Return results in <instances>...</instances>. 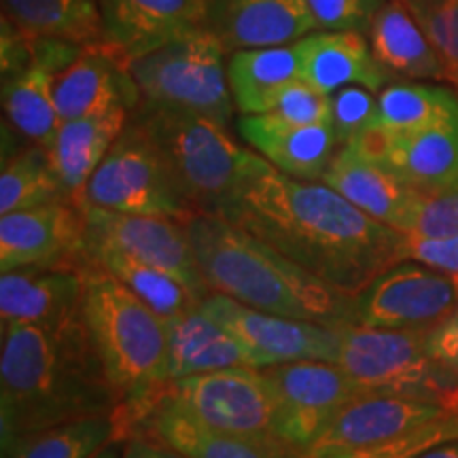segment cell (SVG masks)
<instances>
[{"label": "cell", "instance_id": "6da1fadb", "mask_svg": "<svg viewBox=\"0 0 458 458\" xmlns=\"http://www.w3.org/2000/svg\"><path fill=\"white\" fill-rule=\"evenodd\" d=\"M221 216L351 297L403 261V233L363 213L323 181L293 179L257 153H249Z\"/></svg>", "mask_w": 458, "mask_h": 458}, {"label": "cell", "instance_id": "7a4b0ae2", "mask_svg": "<svg viewBox=\"0 0 458 458\" xmlns=\"http://www.w3.org/2000/svg\"><path fill=\"white\" fill-rule=\"evenodd\" d=\"M119 408L83 317L60 325H3V445L81 418L117 414Z\"/></svg>", "mask_w": 458, "mask_h": 458}, {"label": "cell", "instance_id": "3957f363", "mask_svg": "<svg viewBox=\"0 0 458 458\" xmlns=\"http://www.w3.org/2000/svg\"><path fill=\"white\" fill-rule=\"evenodd\" d=\"M182 225L213 293L278 317L357 325V297L340 293L225 216L193 215Z\"/></svg>", "mask_w": 458, "mask_h": 458}, {"label": "cell", "instance_id": "277c9868", "mask_svg": "<svg viewBox=\"0 0 458 458\" xmlns=\"http://www.w3.org/2000/svg\"><path fill=\"white\" fill-rule=\"evenodd\" d=\"M83 320L122 403L128 439L139 416L170 385L165 320L91 259L83 266Z\"/></svg>", "mask_w": 458, "mask_h": 458}, {"label": "cell", "instance_id": "5b68a950", "mask_svg": "<svg viewBox=\"0 0 458 458\" xmlns=\"http://www.w3.org/2000/svg\"><path fill=\"white\" fill-rule=\"evenodd\" d=\"M130 117L147 131L165 168L196 215H221L249 159L225 125L198 113L140 100Z\"/></svg>", "mask_w": 458, "mask_h": 458}, {"label": "cell", "instance_id": "8992f818", "mask_svg": "<svg viewBox=\"0 0 458 458\" xmlns=\"http://www.w3.org/2000/svg\"><path fill=\"white\" fill-rule=\"evenodd\" d=\"M225 47L208 26L172 38L130 60L140 100L198 113L229 125L233 96L229 89Z\"/></svg>", "mask_w": 458, "mask_h": 458}, {"label": "cell", "instance_id": "52a82bcc", "mask_svg": "<svg viewBox=\"0 0 458 458\" xmlns=\"http://www.w3.org/2000/svg\"><path fill=\"white\" fill-rule=\"evenodd\" d=\"M427 331L344 325L334 363L368 393L431 401L458 414V385L428 357Z\"/></svg>", "mask_w": 458, "mask_h": 458}, {"label": "cell", "instance_id": "ba28073f", "mask_svg": "<svg viewBox=\"0 0 458 458\" xmlns=\"http://www.w3.org/2000/svg\"><path fill=\"white\" fill-rule=\"evenodd\" d=\"M81 204L179 223H187L196 215L181 196L156 145L131 117L91 174Z\"/></svg>", "mask_w": 458, "mask_h": 458}, {"label": "cell", "instance_id": "9c48e42d", "mask_svg": "<svg viewBox=\"0 0 458 458\" xmlns=\"http://www.w3.org/2000/svg\"><path fill=\"white\" fill-rule=\"evenodd\" d=\"M276 397V437L306 452L354 399L368 394L337 363L295 360L263 368Z\"/></svg>", "mask_w": 458, "mask_h": 458}, {"label": "cell", "instance_id": "30bf717a", "mask_svg": "<svg viewBox=\"0 0 458 458\" xmlns=\"http://www.w3.org/2000/svg\"><path fill=\"white\" fill-rule=\"evenodd\" d=\"M168 388L204 425L244 437H276V397L261 369L208 371L170 382Z\"/></svg>", "mask_w": 458, "mask_h": 458}, {"label": "cell", "instance_id": "8fae6325", "mask_svg": "<svg viewBox=\"0 0 458 458\" xmlns=\"http://www.w3.org/2000/svg\"><path fill=\"white\" fill-rule=\"evenodd\" d=\"M79 206L85 219V246H111L131 259L168 272L199 300L213 293L202 276L182 223L164 216L113 213L89 204Z\"/></svg>", "mask_w": 458, "mask_h": 458}, {"label": "cell", "instance_id": "7c38bea8", "mask_svg": "<svg viewBox=\"0 0 458 458\" xmlns=\"http://www.w3.org/2000/svg\"><path fill=\"white\" fill-rule=\"evenodd\" d=\"M458 303V276L416 261H399L357 297V325L431 329Z\"/></svg>", "mask_w": 458, "mask_h": 458}, {"label": "cell", "instance_id": "4fadbf2b", "mask_svg": "<svg viewBox=\"0 0 458 458\" xmlns=\"http://www.w3.org/2000/svg\"><path fill=\"white\" fill-rule=\"evenodd\" d=\"M199 308L249 348L259 369L295 360H335L340 327L255 310L221 293L204 297Z\"/></svg>", "mask_w": 458, "mask_h": 458}, {"label": "cell", "instance_id": "5bb4252c", "mask_svg": "<svg viewBox=\"0 0 458 458\" xmlns=\"http://www.w3.org/2000/svg\"><path fill=\"white\" fill-rule=\"evenodd\" d=\"M348 145L422 196L458 185V119L401 134L368 128Z\"/></svg>", "mask_w": 458, "mask_h": 458}, {"label": "cell", "instance_id": "9a60e30c", "mask_svg": "<svg viewBox=\"0 0 458 458\" xmlns=\"http://www.w3.org/2000/svg\"><path fill=\"white\" fill-rule=\"evenodd\" d=\"M130 435H145L182 458H301L278 437H244L204 425L165 386L134 422Z\"/></svg>", "mask_w": 458, "mask_h": 458}, {"label": "cell", "instance_id": "2e32d148", "mask_svg": "<svg viewBox=\"0 0 458 458\" xmlns=\"http://www.w3.org/2000/svg\"><path fill=\"white\" fill-rule=\"evenodd\" d=\"M81 206L54 202L0 216V270L83 266L88 261Z\"/></svg>", "mask_w": 458, "mask_h": 458}, {"label": "cell", "instance_id": "e0dca14e", "mask_svg": "<svg viewBox=\"0 0 458 458\" xmlns=\"http://www.w3.org/2000/svg\"><path fill=\"white\" fill-rule=\"evenodd\" d=\"M81 51L83 45L72 41L34 38L30 64L3 79L4 114L34 145L49 148L54 142L62 123L55 108V81Z\"/></svg>", "mask_w": 458, "mask_h": 458}, {"label": "cell", "instance_id": "ac0fdd59", "mask_svg": "<svg viewBox=\"0 0 458 458\" xmlns=\"http://www.w3.org/2000/svg\"><path fill=\"white\" fill-rule=\"evenodd\" d=\"M452 414L456 411L431 401L368 393L351 401L314 439L310 448L303 452V456H323L337 450L391 442Z\"/></svg>", "mask_w": 458, "mask_h": 458}, {"label": "cell", "instance_id": "d6986e66", "mask_svg": "<svg viewBox=\"0 0 458 458\" xmlns=\"http://www.w3.org/2000/svg\"><path fill=\"white\" fill-rule=\"evenodd\" d=\"M140 91L130 72V60L106 41L83 45V51L55 81L60 122L123 106L131 113Z\"/></svg>", "mask_w": 458, "mask_h": 458}, {"label": "cell", "instance_id": "ffe728a7", "mask_svg": "<svg viewBox=\"0 0 458 458\" xmlns=\"http://www.w3.org/2000/svg\"><path fill=\"white\" fill-rule=\"evenodd\" d=\"M83 266H26L3 272V325H60L83 317Z\"/></svg>", "mask_w": 458, "mask_h": 458}, {"label": "cell", "instance_id": "44dd1931", "mask_svg": "<svg viewBox=\"0 0 458 458\" xmlns=\"http://www.w3.org/2000/svg\"><path fill=\"white\" fill-rule=\"evenodd\" d=\"M206 26L227 51L291 45L318 30L306 0H206Z\"/></svg>", "mask_w": 458, "mask_h": 458}, {"label": "cell", "instance_id": "7402d4cb", "mask_svg": "<svg viewBox=\"0 0 458 458\" xmlns=\"http://www.w3.org/2000/svg\"><path fill=\"white\" fill-rule=\"evenodd\" d=\"M105 41L131 57L206 26V0H98Z\"/></svg>", "mask_w": 458, "mask_h": 458}, {"label": "cell", "instance_id": "603a6c76", "mask_svg": "<svg viewBox=\"0 0 458 458\" xmlns=\"http://www.w3.org/2000/svg\"><path fill=\"white\" fill-rule=\"evenodd\" d=\"M240 136L274 168L300 181H320L335 156L337 139L331 122L293 125L272 114H242Z\"/></svg>", "mask_w": 458, "mask_h": 458}, {"label": "cell", "instance_id": "cb8c5ba5", "mask_svg": "<svg viewBox=\"0 0 458 458\" xmlns=\"http://www.w3.org/2000/svg\"><path fill=\"white\" fill-rule=\"evenodd\" d=\"M295 49L300 55L301 81L325 94H334L348 85H360L380 94L393 79L376 60L369 41L360 32H310L295 41Z\"/></svg>", "mask_w": 458, "mask_h": 458}, {"label": "cell", "instance_id": "d4e9b609", "mask_svg": "<svg viewBox=\"0 0 458 458\" xmlns=\"http://www.w3.org/2000/svg\"><path fill=\"white\" fill-rule=\"evenodd\" d=\"M165 331L170 382L227 368L259 369L249 348L199 306L165 320Z\"/></svg>", "mask_w": 458, "mask_h": 458}, {"label": "cell", "instance_id": "484cf974", "mask_svg": "<svg viewBox=\"0 0 458 458\" xmlns=\"http://www.w3.org/2000/svg\"><path fill=\"white\" fill-rule=\"evenodd\" d=\"M320 181L335 189L363 213L386 223L397 232L420 196L382 165L360 156L351 145L340 147Z\"/></svg>", "mask_w": 458, "mask_h": 458}, {"label": "cell", "instance_id": "4316f807", "mask_svg": "<svg viewBox=\"0 0 458 458\" xmlns=\"http://www.w3.org/2000/svg\"><path fill=\"white\" fill-rule=\"evenodd\" d=\"M128 119V108L114 106L60 123L47 151L57 179L72 202L81 204L91 174L111 151Z\"/></svg>", "mask_w": 458, "mask_h": 458}, {"label": "cell", "instance_id": "83f0119b", "mask_svg": "<svg viewBox=\"0 0 458 458\" xmlns=\"http://www.w3.org/2000/svg\"><path fill=\"white\" fill-rule=\"evenodd\" d=\"M369 47L380 66L410 81H450L444 57L401 0H386L368 30Z\"/></svg>", "mask_w": 458, "mask_h": 458}, {"label": "cell", "instance_id": "f1b7e54d", "mask_svg": "<svg viewBox=\"0 0 458 458\" xmlns=\"http://www.w3.org/2000/svg\"><path fill=\"white\" fill-rule=\"evenodd\" d=\"M227 79L233 105L240 113H267L280 91L301 79L295 43L232 51L227 60Z\"/></svg>", "mask_w": 458, "mask_h": 458}, {"label": "cell", "instance_id": "f546056e", "mask_svg": "<svg viewBox=\"0 0 458 458\" xmlns=\"http://www.w3.org/2000/svg\"><path fill=\"white\" fill-rule=\"evenodd\" d=\"M3 17L34 38L105 41L98 0H3Z\"/></svg>", "mask_w": 458, "mask_h": 458}, {"label": "cell", "instance_id": "4dcf8cb0", "mask_svg": "<svg viewBox=\"0 0 458 458\" xmlns=\"http://www.w3.org/2000/svg\"><path fill=\"white\" fill-rule=\"evenodd\" d=\"M458 119V94L420 81L391 83L377 94L369 128L380 131H418Z\"/></svg>", "mask_w": 458, "mask_h": 458}, {"label": "cell", "instance_id": "1f68e13d", "mask_svg": "<svg viewBox=\"0 0 458 458\" xmlns=\"http://www.w3.org/2000/svg\"><path fill=\"white\" fill-rule=\"evenodd\" d=\"M88 255L94 263H98L102 270H106L123 286L145 301L157 317L164 320L179 317V314L198 308L202 300L189 291L181 280L170 276L168 272L157 270V267L147 266V263L131 259L122 250L111 249V246L91 244L88 246Z\"/></svg>", "mask_w": 458, "mask_h": 458}, {"label": "cell", "instance_id": "d6a6232c", "mask_svg": "<svg viewBox=\"0 0 458 458\" xmlns=\"http://www.w3.org/2000/svg\"><path fill=\"white\" fill-rule=\"evenodd\" d=\"M113 439H125L119 411L21 435L3 445V458H94Z\"/></svg>", "mask_w": 458, "mask_h": 458}, {"label": "cell", "instance_id": "836d02e7", "mask_svg": "<svg viewBox=\"0 0 458 458\" xmlns=\"http://www.w3.org/2000/svg\"><path fill=\"white\" fill-rule=\"evenodd\" d=\"M54 202H72L57 179L47 147L32 145L9 157L0 174V215L37 208ZM77 204V202H74Z\"/></svg>", "mask_w": 458, "mask_h": 458}, {"label": "cell", "instance_id": "e575fe53", "mask_svg": "<svg viewBox=\"0 0 458 458\" xmlns=\"http://www.w3.org/2000/svg\"><path fill=\"white\" fill-rule=\"evenodd\" d=\"M458 439V414L445 416L431 425L416 428V431L394 437L391 442L374 445H360V448L337 450L323 456H301V458H418L437 445L456 442Z\"/></svg>", "mask_w": 458, "mask_h": 458}, {"label": "cell", "instance_id": "d590c367", "mask_svg": "<svg viewBox=\"0 0 458 458\" xmlns=\"http://www.w3.org/2000/svg\"><path fill=\"white\" fill-rule=\"evenodd\" d=\"M452 74L458 72V0H403Z\"/></svg>", "mask_w": 458, "mask_h": 458}, {"label": "cell", "instance_id": "8d00e7d4", "mask_svg": "<svg viewBox=\"0 0 458 458\" xmlns=\"http://www.w3.org/2000/svg\"><path fill=\"white\" fill-rule=\"evenodd\" d=\"M405 236H450L458 233V185L418 196L399 229Z\"/></svg>", "mask_w": 458, "mask_h": 458}, {"label": "cell", "instance_id": "74e56055", "mask_svg": "<svg viewBox=\"0 0 458 458\" xmlns=\"http://www.w3.org/2000/svg\"><path fill=\"white\" fill-rule=\"evenodd\" d=\"M331 125H334L337 145L352 142L360 131L369 128L376 113L377 96L360 85H348L329 94Z\"/></svg>", "mask_w": 458, "mask_h": 458}, {"label": "cell", "instance_id": "f35d334b", "mask_svg": "<svg viewBox=\"0 0 458 458\" xmlns=\"http://www.w3.org/2000/svg\"><path fill=\"white\" fill-rule=\"evenodd\" d=\"M267 114L284 123L310 125L331 122L329 94L306 81H295L280 91Z\"/></svg>", "mask_w": 458, "mask_h": 458}, {"label": "cell", "instance_id": "ab89813d", "mask_svg": "<svg viewBox=\"0 0 458 458\" xmlns=\"http://www.w3.org/2000/svg\"><path fill=\"white\" fill-rule=\"evenodd\" d=\"M320 30H352L368 34L386 0H306Z\"/></svg>", "mask_w": 458, "mask_h": 458}, {"label": "cell", "instance_id": "60d3db41", "mask_svg": "<svg viewBox=\"0 0 458 458\" xmlns=\"http://www.w3.org/2000/svg\"><path fill=\"white\" fill-rule=\"evenodd\" d=\"M403 261H416L433 270L458 276V233L450 236H405L401 246Z\"/></svg>", "mask_w": 458, "mask_h": 458}, {"label": "cell", "instance_id": "b9f144b4", "mask_svg": "<svg viewBox=\"0 0 458 458\" xmlns=\"http://www.w3.org/2000/svg\"><path fill=\"white\" fill-rule=\"evenodd\" d=\"M427 352L458 385V303L427 331Z\"/></svg>", "mask_w": 458, "mask_h": 458}, {"label": "cell", "instance_id": "7bdbcfd3", "mask_svg": "<svg viewBox=\"0 0 458 458\" xmlns=\"http://www.w3.org/2000/svg\"><path fill=\"white\" fill-rule=\"evenodd\" d=\"M122 458H182L179 452L170 450L168 445H162L145 435H130L125 439Z\"/></svg>", "mask_w": 458, "mask_h": 458}, {"label": "cell", "instance_id": "ee69618b", "mask_svg": "<svg viewBox=\"0 0 458 458\" xmlns=\"http://www.w3.org/2000/svg\"><path fill=\"white\" fill-rule=\"evenodd\" d=\"M418 458H458V439H456V442H448V444L437 445V448L428 450Z\"/></svg>", "mask_w": 458, "mask_h": 458}, {"label": "cell", "instance_id": "f6af8a7d", "mask_svg": "<svg viewBox=\"0 0 458 458\" xmlns=\"http://www.w3.org/2000/svg\"><path fill=\"white\" fill-rule=\"evenodd\" d=\"M123 445H125V439H113V442L106 444L94 458H122Z\"/></svg>", "mask_w": 458, "mask_h": 458}, {"label": "cell", "instance_id": "bcb514c9", "mask_svg": "<svg viewBox=\"0 0 458 458\" xmlns=\"http://www.w3.org/2000/svg\"><path fill=\"white\" fill-rule=\"evenodd\" d=\"M450 81L454 83V85H456V89H458V72H456V74H452V79H450Z\"/></svg>", "mask_w": 458, "mask_h": 458}, {"label": "cell", "instance_id": "7dc6e473", "mask_svg": "<svg viewBox=\"0 0 458 458\" xmlns=\"http://www.w3.org/2000/svg\"><path fill=\"white\" fill-rule=\"evenodd\" d=\"M401 3H403V0H401Z\"/></svg>", "mask_w": 458, "mask_h": 458}]
</instances>
